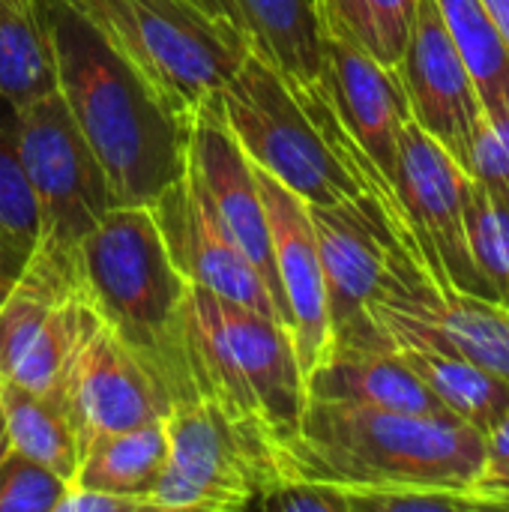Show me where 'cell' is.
Returning <instances> with one entry per match:
<instances>
[{
    "label": "cell",
    "instance_id": "e0dca14e",
    "mask_svg": "<svg viewBox=\"0 0 509 512\" xmlns=\"http://www.w3.org/2000/svg\"><path fill=\"white\" fill-rule=\"evenodd\" d=\"M321 87L348 135L393 183L399 135L411 120V105L399 69L378 63L369 51L342 33L324 30Z\"/></svg>",
    "mask_w": 509,
    "mask_h": 512
},
{
    "label": "cell",
    "instance_id": "44dd1931",
    "mask_svg": "<svg viewBox=\"0 0 509 512\" xmlns=\"http://www.w3.org/2000/svg\"><path fill=\"white\" fill-rule=\"evenodd\" d=\"M396 351L426 381V387L483 438L509 411V378L504 375L465 357L441 354L420 345H396Z\"/></svg>",
    "mask_w": 509,
    "mask_h": 512
},
{
    "label": "cell",
    "instance_id": "277c9868",
    "mask_svg": "<svg viewBox=\"0 0 509 512\" xmlns=\"http://www.w3.org/2000/svg\"><path fill=\"white\" fill-rule=\"evenodd\" d=\"M108 42L147 78L168 108L192 126L249 54L225 12L201 0H72Z\"/></svg>",
    "mask_w": 509,
    "mask_h": 512
},
{
    "label": "cell",
    "instance_id": "7c38bea8",
    "mask_svg": "<svg viewBox=\"0 0 509 512\" xmlns=\"http://www.w3.org/2000/svg\"><path fill=\"white\" fill-rule=\"evenodd\" d=\"M396 69L414 123L432 135L471 177L474 141L486 111L435 0H417L411 36Z\"/></svg>",
    "mask_w": 509,
    "mask_h": 512
},
{
    "label": "cell",
    "instance_id": "f35d334b",
    "mask_svg": "<svg viewBox=\"0 0 509 512\" xmlns=\"http://www.w3.org/2000/svg\"><path fill=\"white\" fill-rule=\"evenodd\" d=\"M201 3H207L213 12H225V15H228V9H225V0H201Z\"/></svg>",
    "mask_w": 509,
    "mask_h": 512
},
{
    "label": "cell",
    "instance_id": "83f0119b",
    "mask_svg": "<svg viewBox=\"0 0 509 512\" xmlns=\"http://www.w3.org/2000/svg\"><path fill=\"white\" fill-rule=\"evenodd\" d=\"M0 234L36 246L39 222L21 156H18V105L0 96Z\"/></svg>",
    "mask_w": 509,
    "mask_h": 512
},
{
    "label": "cell",
    "instance_id": "6da1fadb",
    "mask_svg": "<svg viewBox=\"0 0 509 512\" xmlns=\"http://www.w3.org/2000/svg\"><path fill=\"white\" fill-rule=\"evenodd\" d=\"M57 93L99 159L114 207H150L186 171L189 126L72 3L42 0Z\"/></svg>",
    "mask_w": 509,
    "mask_h": 512
},
{
    "label": "cell",
    "instance_id": "d590c367",
    "mask_svg": "<svg viewBox=\"0 0 509 512\" xmlns=\"http://www.w3.org/2000/svg\"><path fill=\"white\" fill-rule=\"evenodd\" d=\"M486 117H489V123H492V129H495V135H498V141H501V147H504L509 159V96L498 108L486 111Z\"/></svg>",
    "mask_w": 509,
    "mask_h": 512
},
{
    "label": "cell",
    "instance_id": "484cf974",
    "mask_svg": "<svg viewBox=\"0 0 509 512\" xmlns=\"http://www.w3.org/2000/svg\"><path fill=\"white\" fill-rule=\"evenodd\" d=\"M315 12L324 30L342 33L384 66H399L417 0H315Z\"/></svg>",
    "mask_w": 509,
    "mask_h": 512
},
{
    "label": "cell",
    "instance_id": "ac0fdd59",
    "mask_svg": "<svg viewBox=\"0 0 509 512\" xmlns=\"http://www.w3.org/2000/svg\"><path fill=\"white\" fill-rule=\"evenodd\" d=\"M309 402H342L405 414L456 417L402 360L387 333L375 342H339L306 375Z\"/></svg>",
    "mask_w": 509,
    "mask_h": 512
},
{
    "label": "cell",
    "instance_id": "ba28073f",
    "mask_svg": "<svg viewBox=\"0 0 509 512\" xmlns=\"http://www.w3.org/2000/svg\"><path fill=\"white\" fill-rule=\"evenodd\" d=\"M18 156L36 201L39 234L33 252L75 273L81 240L114 201L99 159L57 90L18 108Z\"/></svg>",
    "mask_w": 509,
    "mask_h": 512
},
{
    "label": "cell",
    "instance_id": "603a6c76",
    "mask_svg": "<svg viewBox=\"0 0 509 512\" xmlns=\"http://www.w3.org/2000/svg\"><path fill=\"white\" fill-rule=\"evenodd\" d=\"M57 90L42 0H0V96L24 108Z\"/></svg>",
    "mask_w": 509,
    "mask_h": 512
},
{
    "label": "cell",
    "instance_id": "4316f807",
    "mask_svg": "<svg viewBox=\"0 0 509 512\" xmlns=\"http://www.w3.org/2000/svg\"><path fill=\"white\" fill-rule=\"evenodd\" d=\"M465 234L471 258L486 279L495 303L509 306V201L477 180L465 192Z\"/></svg>",
    "mask_w": 509,
    "mask_h": 512
},
{
    "label": "cell",
    "instance_id": "1f68e13d",
    "mask_svg": "<svg viewBox=\"0 0 509 512\" xmlns=\"http://www.w3.org/2000/svg\"><path fill=\"white\" fill-rule=\"evenodd\" d=\"M57 512H147L138 498L129 495H114L102 489H84V486H69L63 495Z\"/></svg>",
    "mask_w": 509,
    "mask_h": 512
},
{
    "label": "cell",
    "instance_id": "d6a6232c",
    "mask_svg": "<svg viewBox=\"0 0 509 512\" xmlns=\"http://www.w3.org/2000/svg\"><path fill=\"white\" fill-rule=\"evenodd\" d=\"M30 255H33V246L0 234V306L9 297V291L15 288V282L21 279Z\"/></svg>",
    "mask_w": 509,
    "mask_h": 512
},
{
    "label": "cell",
    "instance_id": "8992f818",
    "mask_svg": "<svg viewBox=\"0 0 509 512\" xmlns=\"http://www.w3.org/2000/svg\"><path fill=\"white\" fill-rule=\"evenodd\" d=\"M216 108L249 162L306 204H339L369 192L333 150L306 87L288 81L252 48L219 90Z\"/></svg>",
    "mask_w": 509,
    "mask_h": 512
},
{
    "label": "cell",
    "instance_id": "836d02e7",
    "mask_svg": "<svg viewBox=\"0 0 509 512\" xmlns=\"http://www.w3.org/2000/svg\"><path fill=\"white\" fill-rule=\"evenodd\" d=\"M474 489L483 492V495L498 498L501 510H509V459L507 462H486V468H483Z\"/></svg>",
    "mask_w": 509,
    "mask_h": 512
},
{
    "label": "cell",
    "instance_id": "d6986e66",
    "mask_svg": "<svg viewBox=\"0 0 509 512\" xmlns=\"http://www.w3.org/2000/svg\"><path fill=\"white\" fill-rule=\"evenodd\" d=\"M255 54L294 84H315L324 69V30L315 0H225Z\"/></svg>",
    "mask_w": 509,
    "mask_h": 512
},
{
    "label": "cell",
    "instance_id": "2e32d148",
    "mask_svg": "<svg viewBox=\"0 0 509 512\" xmlns=\"http://www.w3.org/2000/svg\"><path fill=\"white\" fill-rule=\"evenodd\" d=\"M255 177L267 210L276 276L288 312V330L306 378L330 345L327 285H324V267L318 255L309 204L267 171L255 168Z\"/></svg>",
    "mask_w": 509,
    "mask_h": 512
},
{
    "label": "cell",
    "instance_id": "4dcf8cb0",
    "mask_svg": "<svg viewBox=\"0 0 509 512\" xmlns=\"http://www.w3.org/2000/svg\"><path fill=\"white\" fill-rule=\"evenodd\" d=\"M255 507L273 512H351L342 486L309 477H282Z\"/></svg>",
    "mask_w": 509,
    "mask_h": 512
},
{
    "label": "cell",
    "instance_id": "7a4b0ae2",
    "mask_svg": "<svg viewBox=\"0 0 509 512\" xmlns=\"http://www.w3.org/2000/svg\"><path fill=\"white\" fill-rule=\"evenodd\" d=\"M75 291L135 354L171 408L201 399L189 324V279L150 207H111L75 252Z\"/></svg>",
    "mask_w": 509,
    "mask_h": 512
},
{
    "label": "cell",
    "instance_id": "5bb4252c",
    "mask_svg": "<svg viewBox=\"0 0 509 512\" xmlns=\"http://www.w3.org/2000/svg\"><path fill=\"white\" fill-rule=\"evenodd\" d=\"M186 165L192 168L198 186L204 189L207 201L219 213L222 225L228 228V234L234 237L240 252L252 261V267L264 279L282 321L288 324L255 165L249 162V156L243 153V147L237 144V138L219 117L216 99L210 105H204L189 126Z\"/></svg>",
    "mask_w": 509,
    "mask_h": 512
},
{
    "label": "cell",
    "instance_id": "f1b7e54d",
    "mask_svg": "<svg viewBox=\"0 0 509 512\" xmlns=\"http://www.w3.org/2000/svg\"><path fill=\"white\" fill-rule=\"evenodd\" d=\"M351 512H474L501 510L498 498L477 489L399 486V489H345Z\"/></svg>",
    "mask_w": 509,
    "mask_h": 512
},
{
    "label": "cell",
    "instance_id": "52a82bcc",
    "mask_svg": "<svg viewBox=\"0 0 509 512\" xmlns=\"http://www.w3.org/2000/svg\"><path fill=\"white\" fill-rule=\"evenodd\" d=\"M165 432L168 462L150 510H249L285 477L282 447L210 396L171 408Z\"/></svg>",
    "mask_w": 509,
    "mask_h": 512
},
{
    "label": "cell",
    "instance_id": "8d00e7d4",
    "mask_svg": "<svg viewBox=\"0 0 509 512\" xmlns=\"http://www.w3.org/2000/svg\"><path fill=\"white\" fill-rule=\"evenodd\" d=\"M483 6H486V12L492 15V21H495V27H498V33H501V39L507 42L509 48V0H483Z\"/></svg>",
    "mask_w": 509,
    "mask_h": 512
},
{
    "label": "cell",
    "instance_id": "e575fe53",
    "mask_svg": "<svg viewBox=\"0 0 509 512\" xmlns=\"http://www.w3.org/2000/svg\"><path fill=\"white\" fill-rule=\"evenodd\" d=\"M509 459V411L498 420V426L486 435V462H507Z\"/></svg>",
    "mask_w": 509,
    "mask_h": 512
},
{
    "label": "cell",
    "instance_id": "7402d4cb",
    "mask_svg": "<svg viewBox=\"0 0 509 512\" xmlns=\"http://www.w3.org/2000/svg\"><path fill=\"white\" fill-rule=\"evenodd\" d=\"M0 411L6 420L9 447L51 468L63 480L75 483L81 438L66 411V402L57 396H42L18 384L0 381Z\"/></svg>",
    "mask_w": 509,
    "mask_h": 512
},
{
    "label": "cell",
    "instance_id": "cb8c5ba5",
    "mask_svg": "<svg viewBox=\"0 0 509 512\" xmlns=\"http://www.w3.org/2000/svg\"><path fill=\"white\" fill-rule=\"evenodd\" d=\"M75 291V273L42 252H33L21 279L0 306V381L39 333L51 309Z\"/></svg>",
    "mask_w": 509,
    "mask_h": 512
},
{
    "label": "cell",
    "instance_id": "9c48e42d",
    "mask_svg": "<svg viewBox=\"0 0 509 512\" xmlns=\"http://www.w3.org/2000/svg\"><path fill=\"white\" fill-rule=\"evenodd\" d=\"M309 216L327 285L330 345L381 339L384 330L369 306L387 279L390 255L405 246L420 261L405 213L381 195L363 192L339 204H309Z\"/></svg>",
    "mask_w": 509,
    "mask_h": 512
},
{
    "label": "cell",
    "instance_id": "4fadbf2b",
    "mask_svg": "<svg viewBox=\"0 0 509 512\" xmlns=\"http://www.w3.org/2000/svg\"><path fill=\"white\" fill-rule=\"evenodd\" d=\"M150 210L159 222V231H162L171 261L192 285L207 288L225 300L252 306V309L267 312L276 321H282L264 279L258 276L252 261L240 252V246L222 225L219 213L207 201V195L198 186L189 165H186L183 177L177 183H171L150 204Z\"/></svg>",
    "mask_w": 509,
    "mask_h": 512
},
{
    "label": "cell",
    "instance_id": "3957f363",
    "mask_svg": "<svg viewBox=\"0 0 509 512\" xmlns=\"http://www.w3.org/2000/svg\"><path fill=\"white\" fill-rule=\"evenodd\" d=\"M282 462L285 477L342 489H474L486 468V438L459 417L306 402Z\"/></svg>",
    "mask_w": 509,
    "mask_h": 512
},
{
    "label": "cell",
    "instance_id": "30bf717a",
    "mask_svg": "<svg viewBox=\"0 0 509 512\" xmlns=\"http://www.w3.org/2000/svg\"><path fill=\"white\" fill-rule=\"evenodd\" d=\"M369 312L393 345L465 357L509 378V306L438 285L405 246L390 255Z\"/></svg>",
    "mask_w": 509,
    "mask_h": 512
},
{
    "label": "cell",
    "instance_id": "74e56055",
    "mask_svg": "<svg viewBox=\"0 0 509 512\" xmlns=\"http://www.w3.org/2000/svg\"><path fill=\"white\" fill-rule=\"evenodd\" d=\"M9 450V435H6V420H3V411H0V459L6 456Z\"/></svg>",
    "mask_w": 509,
    "mask_h": 512
},
{
    "label": "cell",
    "instance_id": "f546056e",
    "mask_svg": "<svg viewBox=\"0 0 509 512\" xmlns=\"http://www.w3.org/2000/svg\"><path fill=\"white\" fill-rule=\"evenodd\" d=\"M69 486V480L12 447L0 459V512H57Z\"/></svg>",
    "mask_w": 509,
    "mask_h": 512
},
{
    "label": "cell",
    "instance_id": "8fae6325",
    "mask_svg": "<svg viewBox=\"0 0 509 512\" xmlns=\"http://www.w3.org/2000/svg\"><path fill=\"white\" fill-rule=\"evenodd\" d=\"M468 183L471 177L465 168L411 117L399 135L393 186L420 249V261L438 285L495 300L471 258L465 234Z\"/></svg>",
    "mask_w": 509,
    "mask_h": 512
},
{
    "label": "cell",
    "instance_id": "9a60e30c",
    "mask_svg": "<svg viewBox=\"0 0 509 512\" xmlns=\"http://www.w3.org/2000/svg\"><path fill=\"white\" fill-rule=\"evenodd\" d=\"M63 402L81 444L96 435L165 420L171 411L147 369L96 315L69 363Z\"/></svg>",
    "mask_w": 509,
    "mask_h": 512
},
{
    "label": "cell",
    "instance_id": "5b68a950",
    "mask_svg": "<svg viewBox=\"0 0 509 512\" xmlns=\"http://www.w3.org/2000/svg\"><path fill=\"white\" fill-rule=\"evenodd\" d=\"M189 324L204 396L258 423L279 447L306 411V378L282 321L189 282Z\"/></svg>",
    "mask_w": 509,
    "mask_h": 512
},
{
    "label": "cell",
    "instance_id": "ffe728a7",
    "mask_svg": "<svg viewBox=\"0 0 509 512\" xmlns=\"http://www.w3.org/2000/svg\"><path fill=\"white\" fill-rule=\"evenodd\" d=\"M168 462L165 420L144 423L123 432L96 435L81 444L78 474L72 486L129 495L150 510V495Z\"/></svg>",
    "mask_w": 509,
    "mask_h": 512
},
{
    "label": "cell",
    "instance_id": "d4e9b609",
    "mask_svg": "<svg viewBox=\"0 0 509 512\" xmlns=\"http://www.w3.org/2000/svg\"><path fill=\"white\" fill-rule=\"evenodd\" d=\"M450 39L465 60L483 111L498 108L509 96V48L501 39L483 0H435Z\"/></svg>",
    "mask_w": 509,
    "mask_h": 512
}]
</instances>
